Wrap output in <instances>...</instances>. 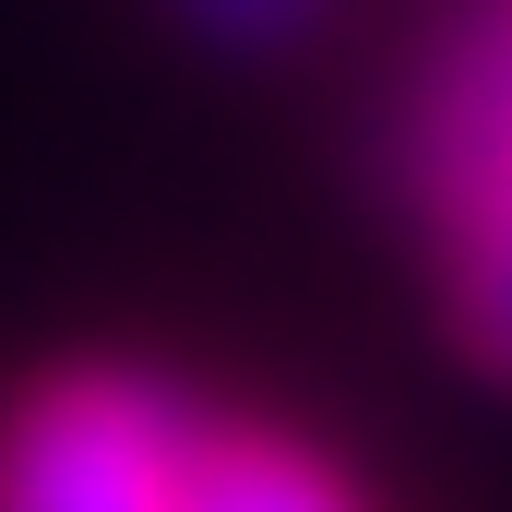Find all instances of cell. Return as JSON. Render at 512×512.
Returning <instances> with one entry per match:
<instances>
[{"label": "cell", "mask_w": 512, "mask_h": 512, "mask_svg": "<svg viewBox=\"0 0 512 512\" xmlns=\"http://www.w3.org/2000/svg\"><path fill=\"white\" fill-rule=\"evenodd\" d=\"M191 405L143 370L36 382L0 429V512H179Z\"/></svg>", "instance_id": "1"}, {"label": "cell", "mask_w": 512, "mask_h": 512, "mask_svg": "<svg viewBox=\"0 0 512 512\" xmlns=\"http://www.w3.org/2000/svg\"><path fill=\"white\" fill-rule=\"evenodd\" d=\"M501 155H512V0H453L393 108V179L429 227H453Z\"/></svg>", "instance_id": "2"}, {"label": "cell", "mask_w": 512, "mask_h": 512, "mask_svg": "<svg viewBox=\"0 0 512 512\" xmlns=\"http://www.w3.org/2000/svg\"><path fill=\"white\" fill-rule=\"evenodd\" d=\"M441 298H453L465 358L489 382H512V155L465 191V215L441 227Z\"/></svg>", "instance_id": "3"}, {"label": "cell", "mask_w": 512, "mask_h": 512, "mask_svg": "<svg viewBox=\"0 0 512 512\" xmlns=\"http://www.w3.org/2000/svg\"><path fill=\"white\" fill-rule=\"evenodd\" d=\"M179 512H358L334 489V465H310L298 441H251V429H191L179 465Z\"/></svg>", "instance_id": "4"}, {"label": "cell", "mask_w": 512, "mask_h": 512, "mask_svg": "<svg viewBox=\"0 0 512 512\" xmlns=\"http://www.w3.org/2000/svg\"><path fill=\"white\" fill-rule=\"evenodd\" d=\"M179 12H191L215 48H286V36H298L322 0H179Z\"/></svg>", "instance_id": "5"}]
</instances>
